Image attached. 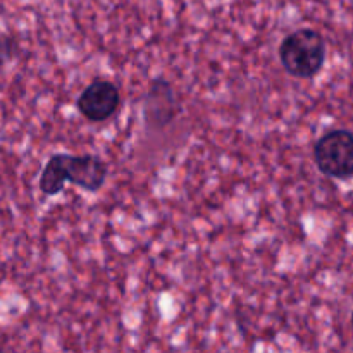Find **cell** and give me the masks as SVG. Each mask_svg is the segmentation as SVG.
Returning <instances> with one entry per match:
<instances>
[{"label": "cell", "instance_id": "obj_2", "mask_svg": "<svg viewBox=\"0 0 353 353\" xmlns=\"http://www.w3.org/2000/svg\"><path fill=\"white\" fill-rule=\"evenodd\" d=\"M279 61L293 78H314L326 62V40L312 28L292 31L279 45Z\"/></svg>", "mask_w": 353, "mask_h": 353}, {"label": "cell", "instance_id": "obj_5", "mask_svg": "<svg viewBox=\"0 0 353 353\" xmlns=\"http://www.w3.org/2000/svg\"><path fill=\"white\" fill-rule=\"evenodd\" d=\"M76 107L90 123H103L121 107V92L109 79H93L78 97Z\"/></svg>", "mask_w": 353, "mask_h": 353}, {"label": "cell", "instance_id": "obj_1", "mask_svg": "<svg viewBox=\"0 0 353 353\" xmlns=\"http://www.w3.org/2000/svg\"><path fill=\"white\" fill-rule=\"evenodd\" d=\"M109 165L99 155L54 154L40 174V190L43 195L54 196L64 190L65 183L85 192L95 193L105 185Z\"/></svg>", "mask_w": 353, "mask_h": 353}, {"label": "cell", "instance_id": "obj_3", "mask_svg": "<svg viewBox=\"0 0 353 353\" xmlns=\"http://www.w3.org/2000/svg\"><path fill=\"white\" fill-rule=\"evenodd\" d=\"M314 161L323 174L334 179L353 178V133L331 130L314 145Z\"/></svg>", "mask_w": 353, "mask_h": 353}, {"label": "cell", "instance_id": "obj_6", "mask_svg": "<svg viewBox=\"0 0 353 353\" xmlns=\"http://www.w3.org/2000/svg\"><path fill=\"white\" fill-rule=\"evenodd\" d=\"M19 54V41L10 34H0V68L14 61Z\"/></svg>", "mask_w": 353, "mask_h": 353}, {"label": "cell", "instance_id": "obj_7", "mask_svg": "<svg viewBox=\"0 0 353 353\" xmlns=\"http://www.w3.org/2000/svg\"><path fill=\"white\" fill-rule=\"evenodd\" d=\"M350 326H352V331H353V312H352V317H350Z\"/></svg>", "mask_w": 353, "mask_h": 353}, {"label": "cell", "instance_id": "obj_4", "mask_svg": "<svg viewBox=\"0 0 353 353\" xmlns=\"http://www.w3.org/2000/svg\"><path fill=\"white\" fill-rule=\"evenodd\" d=\"M179 112H181V105L171 83L162 76L152 79L143 102V117L147 128L164 130L169 124L174 123Z\"/></svg>", "mask_w": 353, "mask_h": 353}]
</instances>
